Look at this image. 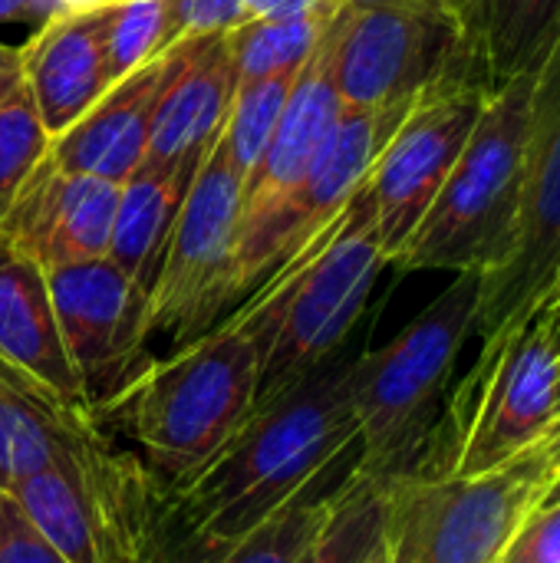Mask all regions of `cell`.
I'll return each mask as SVG.
<instances>
[{"instance_id": "cell-1", "label": "cell", "mask_w": 560, "mask_h": 563, "mask_svg": "<svg viewBox=\"0 0 560 563\" xmlns=\"http://www.w3.org/2000/svg\"><path fill=\"white\" fill-rule=\"evenodd\" d=\"M356 439L353 360L337 353L261 399L191 478L158 488V525L195 544L238 541L314 488Z\"/></svg>"}, {"instance_id": "cell-2", "label": "cell", "mask_w": 560, "mask_h": 563, "mask_svg": "<svg viewBox=\"0 0 560 563\" xmlns=\"http://www.w3.org/2000/svg\"><path fill=\"white\" fill-rule=\"evenodd\" d=\"M386 264L376 211L363 185L310 247L267 277L228 317L257 350V402L340 353Z\"/></svg>"}, {"instance_id": "cell-3", "label": "cell", "mask_w": 560, "mask_h": 563, "mask_svg": "<svg viewBox=\"0 0 560 563\" xmlns=\"http://www.w3.org/2000/svg\"><path fill=\"white\" fill-rule=\"evenodd\" d=\"M257 393V350L238 323L221 320L168 356H155L99 416V429H122L158 488H172L241 429Z\"/></svg>"}, {"instance_id": "cell-4", "label": "cell", "mask_w": 560, "mask_h": 563, "mask_svg": "<svg viewBox=\"0 0 560 563\" xmlns=\"http://www.w3.org/2000/svg\"><path fill=\"white\" fill-rule=\"evenodd\" d=\"M545 303L482 340L472 373L449 396L406 475L479 478L545 439L558 419V343Z\"/></svg>"}, {"instance_id": "cell-5", "label": "cell", "mask_w": 560, "mask_h": 563, "mask_svg": "<svg viewBox=\"0 0 560 563\" xmlns=\"http://www.w3.org/2000/svg\"><path fill=\"white\" fill-rule=\"evenodd\" d=\"M538 73L498 86L432 208L396 257L399 271H495L515 238Z\"/></svg>"}, {"instance_id": "cell-6", "label": "cell", "mask_w": 560, "mask_h": 563, "mask_svg": "<svg viewBox=\"0 0 560 563\" xmlns=\"http://www.w3.org/2000/svg\"><path fill=\"white\" fill-rule=\"evenodd\" d=\"M482 274L455 280L386 346L353 360V409L360 426V475H406L439 412L459 353L475 330Z\"/></svg>"}, {"instance_id": "cell-7", "label": "cell", "mask_w": 560, "mask_h": 563, "mask_svg": "<svg viewBox=\"0 0 560 563\" xmlns=\"http://www.w3.org/2000/svg\"><path fill=\"white\" fill-rule=\"evenodd\" d=\"M327 43L330 76L347 109H389L462 86H488L459 0L343 3Z\"/></svg>"}, {"instance_id": "cell-8", "label": "cell", "mask_w": 560, "mask_h": 563, "mask_svg": "<svg viewBox=\"0 0 560 563\" xmlns=\"http://www.w3.org/2000/svg\"><path fill=\"white\" fill-rule=\"evenodd\" d=\"M558 478L541 442L479 478H386L389 563H502Z\"/></svg>"}, {"instance_id": "cell-9", "label": "cell", "mask_w": 560, "mask_h": 563, "mask_svg": "<svg viewBox=\"0 0 560 563\" xmlns=\"http://www.w3.org/2000/svg\"><path fill=\"white\" fill-rule=\"evenodd\" d=\"M3 495L66 563H145L158 482L135 455L116 452L102 429Z\"/></svg>"}, {"instance_id": "cell-10", "label": "cell", "mask_w": 560, "mask_h": 563, "mask_svg": "<svg viewBox=\"0 0 560 563\" xmlns=\"http://www.w3.org/2000/svg\"><path fill=\"white\" fill-rule=\"evenodd\" d=\"M413 109L416 102L389 109H343L297 188H290L264 218L238 231L231 264L234 303L248 300L343 214Z\"/></svg>"}, {"instance_id": "cell-11", "label": "cell", "mask_w": 560, "mask_h": 563, "mask_svg": "<svg viewBox=\"0 0 560 563\" xmlns=\"http://www.w3.org/2000/svg\"><path fill=\"white\" fill-rule=\"evenodd\" d=\"M241 195L244 178L231 168L221 145H215L188 188L158 280L149 294V336H168L178 350L208 333L218 317L234 307L231 264Z\"/></svg>"}, {"instance_id": "cell-12", "label": "cell", "mask_w": 560, "mask_h": 563, "mask_svg": "<svg viewBox=\"0 0 560 563\" xmlns=\"http://www.w3.org/2000/svg\"><path fill=\"white\" fill-rule=\"evenodd\" d=\"M560 274V43L538 73L531 145L521 185L515 238L505 261L482 274L475 336L488 340L502 327L538 310Z\"/></svg>"}, {"instance_id": "cell-13", "label": "cell", "mask_w": 560, "mask_h": 563, "mask_svg": "<svg viewBox=\"0 0 560 563\" xmlns=\"http://www.w3.org/2000/svg\"><path fill=\"white\" fill-rule=\"evenodd\" d=\"M66 356L89 416H99L155 360L149 353V297L109 261H86L46 274Z\"/></svg>"}, {"instance_id": "cell-14", "label": "cell", "mask_w": 560, "mask_h": 563, "mask_svg": "<svg viewBox=\"0 0 560 563\" xmlns=\"http://www.w3.org/2000/svg\"><path fill=\"white\" fill-rule=\"evenodd\" d=\"M488 96V86H462L426 96L380 152L366 178V191L389 264H396L442 191Z\"/></svg>"}, {"instance_id": "cell-15", "label": "cell", "mask_w": 560, "mask_h": 563, "mask_svg": "<svg viewBox=\"0 0 560 563\" xmlns=\"http://www.w3.org/2000/svg\"><path fill=\"white\" fill-rule=\"evenodd\" d=\"M119 185L66 175L46 155L0 221V241L40 271H59L109 254Z\"/></svg>"}, {"instance_id": "cell-16", "label": "cell", "mask_w": 560, "mask_h": 563, "mask_svg": "<svg viewBox=\"0 0 560 563\" xmlns=\"http://www.w3.org/2000/svg\"><path fill=\"white\" fill-rule=\"evenodd\" d=\"M178 59L182 43L119 79L76 125L50 139L46 158L66 175H92L122 185L145 162L149 132Z\"/></svg>"}, {"instance_id": "cell-17", "label": "cell", "mask_w": 560, "mask_h": 563, "mask_svg": "<svg viewBox=\"0 0 560 563\" xmlns=\"http://www.w3.org/2000/svg\"><path fill=\"white\" fill-rule=\"evenodd\" d=\"M20 63L46 135H63L116 86L106 53V7L59 10L20 43Z\"/></svg>"}, {"instance_id": "cell-18", "label": "cell", "mask_w": 560, "mask_h": 563, "mask_svg": "<svg viewBox=\"0 0 560 563\" xmlns=\"http://www.w3.org/2000/svg\"><path fill=\"white\" fill-rule=\"evenodd\" d=\"M238 86L241 79L228 33L182 40V59L162 92L145 162L201 165L224 132Z\"/></svg>"}, {"instance_id": "cell-19", "label": "cell", "mask_w": 560, "mask_h": 563, "mask_svg": "<svg viewBox=\"0 0 560 563\" xmlns=\"http://www.w3.org/2000/svg\"><path fill=\"white\" fill-rule=\"evenodd\" d=\"M343 109L347 106L330 76V43L323 33L320 46L314 49V56L307 59V66L300 69V76L294 82V92L284 106V115L277 122L261 162L254 165V172L244 181L238 231L254 224L257 218H264L290 188H297V181L310 168L314 155L320 152L323 139L330 135V129L337 125Z\"/></svg>"}, {"instance_id": "cell-20", "label": "cell", "mask_w": 560, "mask_h": 563, "mask_svg": "<svg viewBox=\"0 0 560 563\" xmlns=\"http://www.w3.org/2000/svg\"><path fill=\"white\" fill-rule=\"evenodd\" d=\"M0 360L30 376L66 409L86 412L83 386L66 356L50 280L30 257L0 241Z\"/></svg>"}, {"instance_id": "cell-21", "label": "cell", "mask_w": 560, "mask_h": 563, "mask_svg": "<svg viewBox=\"0 0 560 563\" xmlns=\"http://www.w3.org/2000/svg\"><path fill=\"white\" fill-rule=\"evenodd\" d=\"M201 165L175 162V165H152L142 162L122 185H119V205L109 238V261L149 297L165 247L172 238V228L178 221V211L188 198V188L195 181Z\"/></svg>"}, {"instance_id": "cell-22", "label": "cell", "mask_w": 560, "mask_h": 563, "mask_svg": "<svg viewBox=\"0 0 560 563\" xmlns=\"http://www.w3.org/2000/svg\"><path fill=\"white\" fill-rule=\"evenodd\" d=\"M99 432L86 412L66 409L30 376L0 360V492L53 465L69 445Z\"/></svg>"}, {"instance_id": "cell-23", "label": "cell", "mask_w": 560, "mask_h": 563, "mask_svg": "<svg viewBox=\"0 0 560 563\" xmlns=\"http://www.w3.org/2000/svg\"><path fill=\"white\" fill-rule=\"evenodd\" d=\"M330 515H333V492L320 495L307 488L300 498L274 511L264 525L224 544H195L175 538L158 525L155 515V531L145 563H297L323 534Z\"/></svg>"}, {"instance_id": "cell-24", "label": "cell", "mask_w": 560, "mask_h": 563, "mask_svg": "<svg viewBox=\"0 0 560 563\" xmlns=\"http://www.w3.org/2000/svg\"><path fill=\"white\" fill-rule=\"evenodd\" d=\"M488 89L535 73L560 43V0H459Z\"/></svg>"}, {"instance_id": "cell-25", "label": "cell", "mask_w": 560, "mask_h": 563, "mask_svg": "<svg viewBox=\"0 0 560 563\" xmlns=\"http://www.w3.org/2000/svg\"><path fill=\"white\" fill-rule=\"evenodd\" d=\"M340 7L343 3L304 16H287V20H248L228 30V46L238 66V79L254 82L284 69H300L320 46Z\"/></svg>"}, {"instance_id": "cell-26", "label": "cell", "mask_w": 560, "mask_h": 563, "mask_svg": "<svg viewBox=\"0 0 560 563\" xmlns=\"http://www.w3.org/2000/svg\"><path fill=\"white\" fill-rule=\"evenodd\" d=\"M386 534V478L360 475L333 492V515L297 563H360Z\"/></svg>"}, {"instance_id": "cell-27", "label": "cell", "mask_w": 560, "mask_h": 563, "mask_svg": "<svg viewBox=\"0 0 560 563\" xmlns=\"http://www.w3.org/2000/svg\"><path fill=\"white\" fill-rule=\"evenodd\" d=\"M182 0H122L106 7V53L112 82L182 43Z\"/></svg>"}, {"instance_id": "cell-28", "label": "cell", "mask_w": 560, "mask_h": 563, "mask_svg": "<svg viewBox=\"0 0 560 563\" xmlns=\"http://www.w3.org/2000/svg\"><path fill=\"white\" fill-rule=\"evenodd\" d=\"M300 69H284V73H274V76L238 86V96L231 102V112H228V122H224V132H221L218 145H221L224 158L231 162V168L244 181L254 172V165L261 162L271 135H274L281 115H284V106H287V99L294 92V82H297Z\"/></svg>"}, {"instance_id": "cell-29", "label": "cell", "mask_w": 560, "mask_h": 563, "mask_svg": "<svg viewBox=\"0 0 560 563\" xmlns=\"http://www.w3.org/2000/svg\"><path fill=\"white\" fill-rule=\"evenodd\" d=\"M46 148L50 135L33 109L26 86H20L7 102H0V221L30 172L43 162Z\"/></svg>"}, {"instance_id": "cell-30", "label": "cell", "mask_w": 560, "mask_h": 563, "mask_svg": "<svg viewBox=\"0 0 560 563\" xmlns=\"http://www.w3.org/2000/svg\"><path fill=\"white\" fill-rule=\"evenodd\" d=\"M0 563H66L26 521L20 505L0 492Z\"/></svg>"}, {"instance_id": "cell-31", "label": "cell", "mask_w": 560, "mask_h": 563, "mask_svg": "<svg viewBox=\"0 0 560 563\" xmlns=\"http://www.w3.org/2000/svg\"><path fill=\"white\" fill-rule=\"evenodd\" d=\"M502 563H560V498L541 505L521 525Z\"/></svg>"}, {"instance_id": "cell-32", "label": "cell", "mask_w": 560, "mask_h": 563, "mask_svg": "<svg viewBox=\"0 0 560 563\" xmlns=\"http://www.w3.org/2000/svg\"><path fill=\"white\" fill-rule=\"evenodd\" d=\"M244 23L241 0H182V33L208 36V33H228Z\"/></svg>"}, {"instance_id": "cell-33", "label": "cell", "mask_w": 560, "mask_h": 563, "mask_svg": "<svg viewBox=\"0 0 560 563\" xmlns=\"http://www.w3.org/2000/svg\"><path fill=\"white\" fill-rule=\"evenodd\" d=\"M59 0H0V36L3 30H23L26 40L59 13Z\"/></svg>"}, {"instance_id": "cell-34", "label": "cell", "mask_w": 560, "mask_h": 563, "mask_svg": "<svg viewBox=\"0 0 560 563\" xmlns=\"http://www.w3.org/2000/svg\"><path fill=\"white\" fill-rule=\"evenodd\" d=\"M343 0H241L244 23L248 20H287V16H304L323 7H337Z\"/></svg>"}, {"instance_id": "cell-35", "label": "cell", "mask_w": 560, "mask_h": 563, "mask_svg": "<svg viewBox=\"0 0 560 563\" xmlns=\"http://www.w3.org/2000/svg\"><path fill=\"white\" fill-rule=\"evenodd\" d=\"M20 86H23L20 46H17V43H7V40L0 36V102H7Z\"/></svg>"}, {"instance_id": "cell-36", "label": "cell", "mask_w": 560, "mask_h": 563, "mask_svg": "<svg viewBox=\"0 0 560 563\" xmlns=\"http://www.w3.org/2000/svg\"><path fill=\"white\" fill-rule=\"evenodd\" d=\"M541 449L548 452V459L558 465V472H560V419L545 432V439H541Z\"/></svg>"}, {"instance_id": "cell-37", "label": "cell", "mask_w": 560, "mask_h": 563, "mask_svg": "<svg viewBox=\"0 0 560 563\" xmlns=\"http://www.w3.org/2000/svg\"><path fill=\"white\" fill-rule=\"evenodd\" d=\"M545 310H548V320H551V333H554V343H558V356H560V294H558V297H551V300L545 303Z\"/></svg>"}, {"instance_id": "cell-38", "label": "cell", "mask_w": 560, "mask_h": 563, "mask_svg": "<svg viewBox=\"0 0 560 563\" xmlns=\"http://www.w3.org/2000/svg\"><path fill=\"white\" fill-rule=\"evenodd\" d=\"M360 563H389V548H386V534H383V541H380V544H376V548H373V551H370V554H366V558H363V561Z\"/></svg>"}, {"instance_id": "cell-39", "label": "cell", "mask_w": 560, "mask_h": 563, "mask_svg": "<svg viewBox=\"0 0 560 563\" xmlns=\"http://www.w3.org/2000/svg\"><path fill=\"white\" fill-rule=\"evenodd\" d=\"M63 10H96L102 7V0H59Z\"/></svg>"}, {"instance_id": "cell-40", "label": "cell", "mask_w": 560, "mask_h": 563, "mask_svg": "<svg viewBox=\"0 0 560 563\" xmlns=\"http://www.w3.org/2000/svg\"><path fill=\"white\" fill-rule=\"evenodd\" d=\"M350 7H380V3H406V0H343Z\"/></svg>"}, {"instance_id": "cell-41", "label": "cell", "mask_w": 560, "mask_h": 563, "mask_svg": "<svg viewBox=\"0 0 560 563\" xmlns=\"http://www.w3.org/2000/svg\"><path fill=\"white\" fill-rule=\"evenodd\" d=\"M554 412H558V419H560V356H558V389H554ZM554 419V422H558Z\"/></svg>"}, {"instance_id": "cell-42", "label": "cell", "mask_w": 560, "mask_h": 563, "mask_svg": "<svg viewBox=\"0 0 560 563\" xmlns=\"http://www.w3.org/2000/svg\"><path fill=\"white\" fill-rule=\"evenodd\" d=\"M560 498V478H558V485L551 488V495H548V501H558Z\"/></svg>"}]
</instances>
